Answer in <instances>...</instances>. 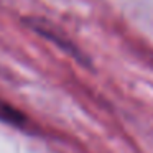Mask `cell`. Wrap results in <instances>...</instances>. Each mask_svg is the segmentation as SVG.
<instances>
[{
	"mask_svg": "<svg viewBox=\"0 0 153 153\" xmlns=\"http://www.w3.org/2000/svg\"><path fill=\"white\" fill-rule=\"evenodd\" d=\"M25 23H27L28 28H31L35 33H38L40 36H45L48 41L54 43L59 50H63V51H66L68 54L74 56L77 61H84V56L76 48V45H74L56 25L51 23V22L45 20V18H40V17H30V18H25Z\"/></svg>",
	"mask_w": 153,
	"mask_h": 153,
	"instance_id": "cell-1",
	"label": "cell"
},
{
	"mask_svg": "<svg viewBox=\"0 0 153 153\" xmlns=\"http://www.w3.org/2000/svg\"><path fill=\"white\" fill-rule=\"evenodd\" d=\"M0 122H5L13 127H25L28 119L22 110L15 109L12 104L0 99Z\"/></svg>",
	"mask_w": 153,
	"mask_h": 153,
	"instance_id": "cell-2",
	"label": "cell"
}]
</instances>
